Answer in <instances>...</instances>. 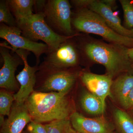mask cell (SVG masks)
<instances>
[{
  "label": "cell",
  "instance_id": "obj_27",
  "mask_svg": "<svg viewBox=\"0 0 133 133\" xmlns=\"http://www.w3.org/2000/svg\"><path fill=\"white\" fill-rule=\"evenodd\" d=\"M5 121V119H4V116L1 115V122H0V123H1V127L3 125Z\"/></svg>",
  "mask_w": 133,
  "mask_h": 133
},
{
  "label": "cell",
  "instance_id": "obj_23",
  "mask_svg": "<svg viewBox=\"0 0 133 133\" xmlns=\"http://www.w3.org/2000/svg\"><path fill=\"white\" fill-rule=\"evenodd\" d=\"M27 129L29 133H47L45 125L33 121L29 124Z\"/></svg>",
  "mask_w": 133,
  "mask_h": 133
},
{
  "label": "cell",
  "instance_id": "obj_25",
  "mask_svg": "<svg viewBox=\"0 0 133 133\" xmlns=\"http://www.w3.org/2000/svg\"><path fill=\"white\" fill-rule=\"evenodd\" d=\"M48 0H35L34 7L35 14L43 13Z\"/></svg>",
  "mask_w": 133,
  "mask_h": 133
},
{
  "label": "cell",
  "instance_id": "obj_20",
  "mask_svg": "<svg viewBox=\"0 0 133 133\" xmlns=\"http://www.w3.org/2000/svg\"><path fill=\"white\" fill-rule=\"evenodd\" d=\"M0 23L10 27H17L16 20L10 11L7 0L0 1Z\"/></svg>",
  "mask_w": 133,
  "mask_h": 133
},
{
  "label": "cell",
  "instance_id": "obj_3",
  "mask_svg": "<svg viewBox=\"0 0 133 133\" xmlns=\"http://www.w3.org/2000/svg\"><path fill=\"white\" fill-rule=\"evenodd\" d=\"M72 26L76 33L83 32L101 36L111 43L133 47V38L116 33L107 24L101 16L87 8L76 9L72 12Z\"/></svg>",
  "mask_w": 133,
  "mask_h": 133
},
{
  "label": "cell",
  "instance_id": "obj_2",
  "mask_svg": "<svg viewBox=\"0 0 133 133\" xmlns=\"http://www.w3.org/2000/svg\"><path fill=\"white\" fill-rule=\"evenodd\" d=\"M66 94L34 91L26 102L33 121L39 123L69 119L73 112Z\"/></svg>",
  "mask_w": 133,
  "mask_h": 133
},
{
  "label": "cell",
  "instance_id": "obj_18",
  "mask_svg": "<svg viewBox=\"0 0 133 133\" xmlns=\"http://www.w3.org/2000/svg\"><path fill=\"white\" fill-rule=\"evenodd\" d=\"M115 124L121 133H133V116L125 110L116 108L113 112Z\"/></svg>",
  "mask_w": 133,
  "mask_h": 133
},
{
  "label": "cell",
  "instance_id": "obj_5",
  "mask_svg": "<svg viewBox=\"0 0 133 133\" xmlns=\"http://www.w3.org/2000/svg\"><path fill=\"white\" fill-rule=\"evenodd\" d=\"M71 4L68 0H48L44 14L48 26L59 35L72 36L78 33L72 26Z\"/></svg>",
  "mask_w": 133,
  "mask_h": 133
},
{
  "label": "cell",
  "instance_id": "obj_10",
  "mask_svg": "<svg viewBox=\"0 0 133 133\" xmlns=\"http://www.w3.org/2000/svg\"><path fill=\"white\" fill-rule=\"evenodd\" d=\"M15 52L21 56L24 60V67L16 76L17 80L19 83L20 88L14 95L15 103L23 104L26 102L30 95L34 92V87L36 82V72L39 67L30 66L28 62V56L30 52L23 49H17Z\"/></svg>",
  "mask_w": 133,
  "mask_h": 133
},
{
  "label": "cell",
  "instance_id": "obj_13",
  "mask_svg": "<svg viewBox=\"0 0 133 133\" xmlns=\"http://www.w3.org/2000/svg\"><path fill=\"white\" fill-rule=\"evenodd\" d=\"M79 77L89 91L98 97L105 105L107 97H112L113 78L111 76L83 72H80Z\"/></svg>",
  "mask_w": 133,
  "mask_h": 133
},
{
  "label": "cell",
  "instance_id": "obj_26",
  "mask_svg": "<svg viewBox=\"0 0 133 133\" xmlns=\"http://www.w3.org/2000/svg\"><path fill=\"white\" fill-rule=\"evenodd\" d=\"M128 53L131 62V68L133 71V47L131 48H128Z\"/></svg>",
  "mask_w": 133,
  "mask_h": 133
},
{
  "label": "cell",
  "instance_id": "obj_24",
  "mask_svg": "<svg viewBox=\"0 0 133 133\" xmlns=\"http://www.w3.org/2000/svg\"><path fill=\"white\" fill-rule=\"evenodd\" d=\"M123 108L125 111L133 116V88L126 99Z\"/></svg>",
  "mask_w": 133,
  "mask_h": 133
},
{
  "label": "cell",
  "instance_id": "obj_9",
  "mask_svg": "<svg viewBox=\"0 0 133 133\" xmlns=\"http://www.w3.org/2000/svg\"><path fill=\"white\" fill-rule=\"evenodd\" d=\"M6 41L0 43V53L3 62L0 70V87L7 90L13 92L18 89L15 73L18 66L24 65V60L18 54L12 55L10 46Z\"/></svg>",
  "mask_w": 133,
  "mask_h": 133
},
{
  "label": "cell",
  "instance_id": "obj_16",
  "mask_svg": "<svg viewBox=\"0 0 133 133\" xmlns=\"http://www.w3.org/2000/svg\"><path fill=\"white\" fill-rule=\"evenodd\" d=\"M7 2L17 24L31 19L34 14L35 0H7Z\"/></svg>",
  "mask_w": 133,
  "mask_h": 133
},
{
  "label": "cell",
  "instance_id": "obj_15",
  "mask_svg": "<svg viewBox=\"0 0 133 133\" xmlns=\"http://www.w3.org/2000/svg\"><path fill=\"white\" fill-rule=\"evenodd\" d=\"M133 88V74L130 72L123 73L113 81L112 94L122 107L126 99Z\"/></svg>",
  "mask_w": 133,
  "mask_h": 133
},
{
  "label": "cell",
  "instance_id": "obj_19",
  "mask_svg": "<svg viewBox=\"0 0 133 133\" xmlns=\"http://www.w3.org/2000/svg\"><path fill=\"white\" fill-rule=\"evenodd\" d=\"M47 133H76L69 119L57 120L44 125Z\"/></svg>",
  "mask_w": 133,
  "mask_h": 133
},
{
  "label": "cell",
  "instance_id": "obj_14",
  "mask_svg": "<svg viewBox=\"0 0 133 133\" xmlns=\"http://www.w3.org/2000/svg\"><path fill=\"white\" fill-rule=\"evenodd\" d=\"M26 102L12 105L8 119L1 126L0 133H21L25 126L32 121Z\"/></svg>",
  "mask_w": 133,
  "mask_h": 133
},
{
  "label": "cell",
  "instance_id": "obj_6",
  "mask_svg": "<svg viewBox=\"0 0 133 133\" xmlns=\"http://www.w3.org/2000/svg\"><path fill=\"white\" fill-rule=\"evenodd\" d=\"M81 62L75 37L48 52L39 69H65L76 67Z\"/></svg>",
  "mask_w": 133,
  "mask_h": 133
},
{
  "label": "cell",
  "instance_id": "obj_4",
  "mask_svg": "<svg viewBox=\"0 0 133 133\" xmlns=\"http://www.w3.org/2000/svg\"><path fill=\"white\" fill-rule=\"evenodd\" d=\"M22 34L29 40L37 42L40 40L48 45V52L56 49L62 43L77 35L65 36L59 35L48 26L44 19V13L34 14L28 21L17 23Z\"/></svg>",
  "mask_w": 133,
  "mask_h": 133
},
{
  "label": "cell",
  "instance_id": "obj_12",
  "mask_svg": "<svg viewBox=\"0 0 133 133\" xmlns=\"http://www.w3.org/2000/svg\"><path fill=\"white\" fill-rule=\"evenodd\" d=\"M73 128L79 133H114V128L104 117L89 118L77 112L70 117Z\"/></svg>",
  "mask_w": 133,
  "mask_h": 133
},
{
  "label": "cell",
  "instance_id": "obj_8",
  "mask_svg": "<svg viewBox=\"0 0 133 133\" xmlns=\"http://www.w3.org/2000/svg\"><path fill=\"white\" fill-rule=\"evenodd\" d=\"M22 35L21 31L18 27H10L4 23H0V37L11 45V50L14 51L17 49H23L33 52L38 65L41 56L48 53V45L45 43L33 42Z\"/></svg>",
  "mask_w": 133,
  "mask_h": 133
},
{
  "label": "cell",
  "instance_id": "obj_17",
  "mask_svg": "<svg viewBox=\"0 0 133 133\" xmlns=\"http://www.w3.org/2000/svg\"><path fill=\"white\" fill-rule=\"evenodd\" d=\"M80 103L83 109L92 115L103 114L105 109V105L98 97L89 91L83 92L80 99Z\"/></svg>",
  "mask_w": 133,
  "mask_h": 133
},
{
  "label": "cell",
  "instance_id": "obj_28",
  "mask_svg": "<svg viewBox=\"0 0 133 133\" xmlns=\"http://www.w3.org/2000/svg\"><path fill=\"white\" fill-rule=\"evenodd\" d=\"M132 1V3H133V1Z\"/></svg>",
  "mask_w": 133,
  "mask_h": 133
},
{
  "label": "cell",
  "instance_id": "obj_1",
  "mask_svg": "<svg viewBox=\"0 0 133 133\" xmlns=\"http://www.w3.org/2000/svg\"><path fill=\"white\" fill-rule=\"evenodd\" d=\"M75 39L80 58L86 57L104 65L107 75L113 78L121 73L133 74L128 53V48L99 41L88 42L79 34L75 37Z\"/></svg>",
  "mask_w": 133,
  "mask_h": 133
},
{
  "label": "cell",
  "instance_id": "obj_11",
  "mask_svg": "<svg viewBox=\"0 0 133 133\" xmlns=\"http://www.w3.org/2000/svg\"><path fill=\"white\" fill-rule=\"evenodd\" d=\"M83 8H87L99 15L116 33L123 36L133 38V29H129L123 26L120 19L114 14L111 7L103 1L84 0Z\"/></svg>",
  "mask_w": 133,
  "mask_h": 133
},
{
  "label": "cell",
  "instance_id": "obj_21",
  "mask_svg": "<svg viewBox=\"0 0 133 133\" xmlns=\"http://www.w3.org/2000/svg\"><path fill=\"white\" fill-rule=\"evenodd\" d=\"M15 101L14 95L7 91H1L0 92V114L2 116L9 115L12 108L13 101Z\"/></svg>",
  "mask_w": 133,
  "mask_h": 133
},
{
  "label": "cell",
  "instance_id": "obj_22",
  "mask_svg": "<svg viewBox=\"0 0 133 133\" xmlns=\"http://www.w3.org/2000/svg\"><path fill=\"white\" fill-rule=\"evenodd\" d=\"M119 2L124 12L125 27L129 29H133V3L128 0H121Z\"/></svg>",
  "mask_w": 133,
  "mask_h": 133
},
{
  "label": "cell",
  "instance_id": "obj_7",
  "mask_svg": "<svg viewBox=\"0 0 133 133\" xmlns=\"http://www.w3.org/2000/svg\"><path fill=\"white\" fill-rule=\"evenodd\" d=\"M74 68L39 69L41 90L67 94L75 84L81 72Z\"/></svg>",
  "mask_w": 133,
  "mask_h": 133
},
{
  "label": "cell",
  "instance_id": "obj_29",
  "mask_svg": "<svg viewBox=\"0 0 133 133\" xmlns=\"http://www.w3.org/2000/svg\"><path fill=\"white\" fill-rule=\"evenodd\" d=\"M76 133H78V132H76Z\"/></svg>",
  "mask_w": 133,
  "mask_h": 133
}]
</instances>
